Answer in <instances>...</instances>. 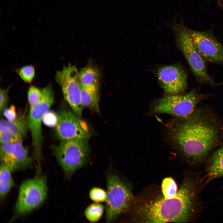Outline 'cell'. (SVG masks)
<instances>
[{"mask_svg": "<svg viewBox=\"0 0 223 223\" xmlns=\"http://www.w3.org/2000/svg\"><path fill=\"white\" fill-rule=\"evenodd\" d=\"M211 96L199 93L194 89L184 94L168 95L157 102L154 110L158 114L165 113L178 118L186 116L191 113L201 101Z\"/></svg>", "mask_w": 223, "mask_h": 223, "instance_id": "52a82bcc", "label": "cell"}, {"mask_svg": "<svg viewBox=\"0 0 223 223\" xmlns=\"http://www.w3.org/2000/svg\"><path fill=\"white\" fill-rule=\"evenodd\" d=\"M99 85L81 86V101L83 108L99 112Z\"/></svg>", "mask_w": 223, "mask_h": 223, "instance_id": "9a60e30c", "label": "cell"}, {"mask_svg": "<svg viewBox=\"0 0 223 223\" xmlns=\"http://www.w3.org/2000/svg\"><path fill=\"white\" fill-rule=\"evenodd\" d=\"M43 96L42 91L33 86H30L28 92V98L30 107L38 103Z\"/></svg>", "mask_w": 223, "mask_h": 223, "instance_id": "603a6c76", "label": "cell"}, {"mask_svg": "<svg viewBox=\"0 0 223 223\" xmlns=\"http://www.w3.org/2000/svg\"><path fill=\"white\" fill-rule=\"evenodd\" d=\"M0 160L2 163L7 165L11 172L15 171V161L12 144H0Z\"/></svg>", "mask_w": 223, "mask_h": 223, "instance_id": "d6986e66", "label": "cell"}, {"mask_svg": "<svg viewBox=\"0 0 223 223\" xmlns=\"http://www.w3.org/2000/svg\"><path fill=\"white\" fill-rule=\"evenodd\" d=\"M168 138L190 165L205 160L223 142V124L208 107H198L168 126Z\"/></svg>", "mask_w": 223, "mask_h": 223, "instance_id": "6da1fadb", "label": "cell"}, {"mask_svg": "<svg viewBox=\"0 0 223 223\" xmlns=\"http://www.w3.org/2000/svg\"><path fill=\"white\" fill-rule=\"evenodd\" d=\"M89 196L94 202L101 203L106 202L107 193L103 189L98 187H94L90 190Z\"/></svg>", "mask_w": 223, "mask_h": 223, "instance_id": "7402d4cb", "label": "cell"}, {"mask_svg": "<svg viewBox=\"0 0 223 223\" xmlns=\"http://www.w3.org/2000/svg\"><path fill=\"white\" fill-rule=\"evenodd\" d=\"M178 190L177 183L172 178L168 177L163 179L161 184L163 197H172L176 194Z\"/></svg>", "mask_w": 223, "mask_h": 223, "instance_id": "44dd1931", "label": "cell"}, {"mask_svg": "<svg viewBox=\"0 0 223 223\" xmlns=\"http://www.w3.org/2000/svg\"><path fill=\"white\" fill-rule=\"evenodd\" d=\"M196 49L205 61L223 65V45L211 30L199 31L187 27Z\"/></svg>", "mask_w": 223, "mask_h": 223, "instance_id": "30bf717a", "label": "cell"}, {"mask_svg": "<svg viewBox=\"0 0 223 223\" xmlns=\"http://www.w3.org/2000/svg\"><path fill=\"white\" fill-rule=\"evenodd\" d=\"M157 75L164 92L168 96L180 94L185 91L187 76L181 68L175 65L164 66L159 69Z\"/></svg>", "mask_w": 223, "mask_h": 223, "instance_id": "7c38bea8", "label": "cell"}, {"mask_svg": "<svg viewBox=\"0 0 223 223\" xmlns=\"http://www.w3.org/2000/svg\"><path fill=\"white\" fill-rule=\"evenodd\" d=\"M79 72L75 65L64 66L57 71L55 76L60 85L64 98L72 109L79 118L83 107L81 98V86L78 80Z\"/></svg>", "mask_w": 223, "mask_h": 223, "instance_id": "9c48e42d", "label": "cell"}, {"mask_svg": "<svg viewBox=\"0 0 223 223\" xmlns=\"http://www.w3.org/2000/svg\"><path fill=\"white\" fill-rule=\"evenodd\" d=\"M207 158L206 183L223 177V142Z\"/></svg>", "mask_w": 223, "mask_h": 223, "instance_id": "4fadbf2b", "label": "cell"}, {"mask_svg": "<svg viewBox=\"0 0 223 223\" xmlns=\"http://www.w3.org/2000/svg\"><path fill=\"white\" fill-rule=\"evenodd\" d=\"M47 193L44 177L38 176L24 181L20 186L15 206V216L24 215L37 208L45 201Z\"/></svg>", "mask_w": 223, "mask_h": 223, "instance_id": "ba28073f", "label": "cell"}, {"mask_svg": "<svg viewBox=\"0 0 223 223\" xmlns=\"http://www.w3.org/2000/svg\"><path fill=\"white\" fill-rule=\"evenodd\" d=\"M100 72L96 67L87 66L83 68L78 73V80L81 86L99 85Z\"/></svg>", "mask_w": 223, "mask_h": 223, "instance_id": "e0dca14e", "label": "cell"}, {"mask_svg": "<svg viewBox=\"0 0 223 223\" xmlns=\"http://www.w3.org/2000/svg\"><path fill=\"white\" fill-rule=\"evenodd\" d=\"M105 209V206L101 203L94 202L86 208L84 211V215L89 222L95 223L101 218Z\"/></svg>", "mask_w": 223, "mask_h": 223, "instance_id": "ffe728a7", "label": "cell"}, {"mask_svg": "<svg viewBox=\"0 0 223 223\" xmlns=\"http://www.w3.org/2000/svg\"><path fill=\"white\" fill-rule=\"evenodd\" d=\"M2 113L7 120L10 122L14 121L17 119L18 115L15 107L13 105L9 107L5 108L3 110Z\"/></svg>", "mask_w": 223, "mask_h": 223, "instance_id": "484cf974", "label": "cell"}, {"mask_svg": "<svg viewBox=\"0 0 223 223\" xmlns=\"http://www.w3.org/2000/svg\"><path fill=\"white\" fill-rule=\"evenodd\" d=\"M11 86L0 90V112L1 115L3 110L6 107L9 101L8 93Z\"/></svg>", "mask_w": 223, "mask_h": 223, "instance_id": "4316f807", "label": "cell"}, {"mask_svg": "<svg viewBox=\"0 0 223 223\" xmlns=\"http://www.w3.org/2000/svg\"><path fill=\"white\" fill-rule=\"evenodd\" d=\"M218 0V1H221V0Z\"/></svg>", "mask_w": 223, "mask_h": 223, "instance_id": "f1b7e54d", "label": "cell"}, {"mask_svg": "<svg viewBox=\"0 0 223 223\" xmlns=\"http://www.w3.org/2000/svg\"></svg>", "mask_w": 223, "mask_h": 223, "instance_id": "f546056e", "label": "cell"}, {"mask_svg": "<svg viewBox=\"0 0 223 223\" xmlns=\"http://www.w3.org/2000/svg\"><path fill=\"white\" fill-rule=\"evenodd\" d=\"M58 116L55 133L61 140L89 138V132L73 111L63 109Z\"/></svg>", "mask_w": 223, "mask_h": 223, "instance_id": "8fae6325", "label": "cell"}, {"mask_svg": "<svg viewBox=\"0 0 223 223\" xmlns=\"http://www.w3.org/2000/svg\"><path fill=\"white\" fill-rule=\"evenodd\" d=\"M52 149L57 161L68 177L86 164L89 156L88 139L61 140Z\"/></svg>", "mask_w": 223, "mask_h": 223, "instance_id": "277c9868", "label": "cell"}, {"mask_svg": "<svg viewBox=\"0 0 223 223\" xmlns=\"http://www.w3.org/2000/svg\"><path fill=\"white\" fill-rule=\"evenodd\" d=\"M58 120V114H56L52 111H49L44 116L43 122L47 126L55 127Z\"/></svg>", "mask_w": 223, "mask_h": 223, "instance_id": "d4e9b609", "label": "cell"}, {"mask_svg": "<svg viewBox=\"0 0 223 223\" xmlns=\"http://www.w3.org/2000/svg\"><path fill=\"white\" fill-rule=\"evenodd\" d=\"M22 139H16L11 143L15 156V171L27 168L32 164L27 149L23 144Z\"/></svg>", "mask_w": 223, "mask_h": 223, "instance_id": "2e32d148", "label": "cell"}, {"mask_svg": "<svg viewBox=\"0 0 223 223\" xmlns=\"http://www.w3.org/2000/svg\"><path fill=\"white\" fill-rule=\"evenodd\" d=\"M15 140L11 133L6 129L0 128V144L12 143Z\"/></svg>", "mask_w": 223, "mask_h": 223, "instance_id": "83f0119b", "label": "cell"}, {"mask_svg": "<svg viewBox=\"0 0 223 223\" xmlns=\"http://www.w3.org/2000/svg\"><path fill=\"white\" fill-rule=\"evenodd\" d=\"M0 127L9 131L15 140L23 138L28 129L27 116L24 113H20L18 114L16 120L12 122L3 119H1L0 121Z\"/></svg>", "mask_w": 223, "mask_h": 223, "instance_id": "5bb4252c", "label": "cell"}, {"mask_svg": "<svg viewBox=\"0 0 223 223\" xmlns=\"http://www.w3.org/2000/svg\"><path fill=\"white\" fill-rule=\"evenodd\" d=\"M18 73L24 82L30 83L34 77L35 71L34 67L32 65L23 67L19 70Z\"/></svg>", "mask_w": 223, "mask_h": 223, "instance_id": "cb8c5ba5", "label": "cell"}, {"mask_svg": "<svg viewBox=\"0 0 223 223\" xmlns=\"http://www.w3.org/2000/svg\"><path fill=\"white\" fill-rule=\"evenodd\" d=\"M42 91V99L35 105L29 107L27 116L28 129L32 137V146L37 159L38 168H40L42 156L43 119L54 102V93L51 86L48 85L45 87Z\"/></svg>", "mask_w": 223, "mask_h": 223, "instance_id": "8992f818", "label": "cell"}, {"mask_svg": "<svg viewBox=\"0 0 223 223\" xmlns=\"http://www.w3.org/2000/svg\"><path fill=\"white\" fill-rule=\"evenodd\" d=\"M180 19V22L178 24L176 17H175L172 24L168 25L174 33L177 45L197 81L212 87L221 85V83L216 82L208 73L205 61L195 47L182 17Z\"/></svg>", "mask_w": 223, "mask_h": 223, "instance_id": "3957f363", "label": "cell"}, {"mask_svg": "<svg viewBox=\"0 0 223 223\" xmlns=\"http://www.w3.org/2000/svg\"><path fill=\"white\" fill-rule=\"evenodd\" d=\"M9 168L2 163L0 168V197L3 199L10 191L14 183Z\"/></svg>", "mask_w": 223, "mask_h": 223, "instance_id": "ac0fdd59", "label": "cell"}, {"mask_svg": "<svg viewBox=\"0 0 223 223\" xmlns=\"http://www.w3.org/2000/svg\"><path fill=\"white\" fill-rule=\"evenodd\" d=\"M107 198L105 202V220L114 222L128 208L132 198L129 186L114 171L107 174Z\"/></svg>", "mask_w": 223, "mask_h": 223, "instance_id": "5b68a950", "label": "cell"}, {"mask_svg": "<svg viewBox=\"0 0 223 223\" xmlns=\"http://www.w3.org/2000/svg\"><path fill=\"white\" fill-rule=\"evenodd\" d=\"M205 183L198 174L186 178L176 194L146 203L137 211L140 221L144 222H187L196 216L199 196Z\"/></svg>", "mask_w": 223, "mask_h": 223, "instance_id": "7a4b0ae2", "label": "cell"}]
</instances>
